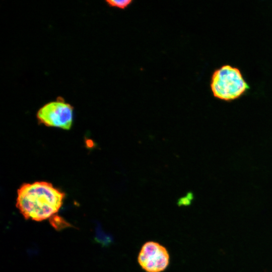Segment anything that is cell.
<instances>
[{
	"instance_id": "6da1fadb",
	"label": "cell",
	"mask_w": 272,
	"mask_h": 272,
	"mask_svg": "<svg viewBox=\"0 0 272 272\" xmlns=\"http://www.w3.org/2000/svg\"><path fill=\"white\" fill-rule=\"evenodd\" d=\"M64 197V193L50 183H24L17 191L16 207L26 219L42 221L58 212Z\"/></svg>"
},
{
	"instance_id": "7a4b0ae2",
	"label": "cell",
	"mask_w": 272,
	"mask_h": 272,
	"mask_svg": "<svg viewBox=\"0 0 272 272\" xmlns=\"http://www.w3.org/2000/svg\"><path fill=\"white\" fill-rule=\"evenodd\" d=\"M210 87L215 98L226 101L239 98L249 89L239 69L229 64L213 72Z\"/></svg>"
},
{
	"instance_id": "3957f363",
	"label": "cell",
	"mask_w": 272,
	"mask_h": 272,
	"mask_svg": "<svg viewBox=\"0 0 272 272\" xmlns=\"http://www.w3.org/2000/svg\"><path fill=\"white\" fill-rule=\"evenodd\" d=\"M74 107L61 97L42 106L36 114L38 121L47 126L69 129L72 126Z\"/></svg>"
},
{
	"instance_id": "277c9868",
	"label": "cell",
	"mask_w": 272,
	"mask_h": 272,
	"mask_svg": "<svg viewBox=\"0 0 272 272\" xmlns=\"http://www.w3.org/2000/svg\"><path fill=\"white\" fill-rule=\"evenodd\" d=\"M138 260L146 272H161L169 263V255L166 248L157 242L145 243L139 252Z\"/></svg>"
},
{
	"instance_id": "5b68a950",
	"label": "cell",
	"mask_w": 272,
	"mask_h": 272,
	"mask_svg": "<svg viewBox=\"0 0 272 272\" xmlns=\"http://www.w3.org/2000/svg\"><path fill=\"white\" fill-rule=\"evenodd\" d=\"M105 2L110 7L124 10L133 2L132 0H107Z\"/></svg>"
},
{
	"instance_id": "8992f818",
	"label": "cell",
	"mask_w": 272,
	"mask_h": 272,
	"mask_svg": "<svg viewBox=\"0 0 272 272\" xmlns=\"http://www.w3.org/2000/svg\"><path fill=\"white\" fill-rule=\"evenodd\" d=\"M51 218L50 220V223L57 229L64 228L69 225L67 223L58 216L54 215Z\"/></svg>"
},
{
	"instance_id": "52a82bcc",
	"label": "cell",
	"mask_w": 272,
	"mask_h": 272,
	"mask_svg": "<svg viewBox=\"0 0 272 272\" xmlns=\"http://www.w3.org/2000/svg\"><path fill=\"white\" fill-rule=\"evenodd\" d=\"M193 197L192 193H188L187 194V195L183 197L180 199L179 202L180 203L181 205H187L189 204V202L191 200Z\"/></svg>"
}]
</instances>
